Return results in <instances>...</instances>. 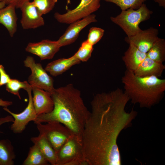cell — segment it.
<instances>
[{"label": "cell", "instance_id": "cell-33", "mask_svg": "<svg viewBox=\"0 0 165 165\" xmlns=\"http://www.w3.org/2000/svg\"><path fill=\"white\" fill-rule=\"evenodd\" d=\"M2 0H0V2H1V1H2Z\"/></svg>", "mask_w": 165, "mask_h": 165}, {"label": "cell", "instance_id": "cell-3", "mask_svg": "<svg viewBox=\"0 0 165 165\" xmlns=\"http://www.w3.org/2000/svg\"><path fill=\"white\" fill-rule=\"evenodd\" d=\"M124 92L132 103L149 108L159 103L165 91V79L151 76L141 77L127 70L121 79Z\"/></svg>", "mask_w": 165, "mask_h": 165}, {"label": "cell", "instance_id": "cell-28", "mask_svg": "<svg viewBox=\"0 0 165 165\" xmlns=\"http://www.w3.org/2000/svg\"><path fill=\"white\" fill-rule=\"evenodd\" d=\"M11 79L9 75L6 72L4 66L0 64V87L6 85Z\"/></svg>", "mask_w": 165, "mask_h": 165}, {"label": "cell", "instance_id": "cell-4", "mask_svg": "<svg viewBox=\"0 0 165 165\" xmlns=\"http://www.w3.org/2000/svg\"><path fill=\"white\" fill-rule=\"evenodd\" d=\"M153 13L144 3L139 9L132 8L122 10L115 16L110 17L111 21L119 27L127 37L134 35L141 29L139 25L141 22L148 20Z\"/></svg>", "mask_w": 165, "mask_h": 165}, {"label": "cell", "instance_id": "cell-5", "mask_svg": "<svg viewBox=\"0 0 165 165\" xmlns=\"http://www.w3.org/2000/svg\"><path fill=\"white\" fill-rule=\"evenodd\" d=\"M56 155V165H87L82 143L73 136L63 145Z\"/></svg>", "mask_w": 165, "mask_h": 165}, {"label": "cell", "instance_id": "cell-15", "mask_svg": "<svg viewBox=\"0 0 165 165\" xmlns=\"http://www.w3.org/2000/svg\"><path fill=\"white\" fill-rule=\"evenodd\" d=\"M165 69V66L163 63L146 57L133 72L136 75L139 77L154 76L160 78Z\"/></svg>", "mask_w": 165, "mask_h": 165}, {"label": "cell", "instance_id": "cell-17", "mask_svg": "<svg viewBox=\"0 0 165 165\" xmlns=\"http://www.w3.org/2000/svg\"><path fill=\"white\" fill-rule=\"evenodd\" d=\"M125 52L122 59L126 69L133 72L146 57V53L140 51L132 44Z\"/></svg>", "mask_w": 165, "mask_h": 165}, {"label": "cell", "instance_id": "cell-23", "mask_svg": "<svg viewBox=\"0 0 165 165\" xmlns=\"http://www.w3.org/2000/svg\"><path fill=\"white\" fill-rule=\"evenodd\" d=\"M31 86L27 81L21 82L16 79H11L10 81L6 85V90L12 94L18 97L21 99V97L19 94V90L23 89L27 91L31 88Z\"/></svg>", "mask_w": 165, "mask_h": 165}, {"label": "cell", "instance_id": "cell-18", "mask_svg": "<svg viewBox=\"0 0 165 165\" xmlns=\"http://www.w3.org/2000/svg\"><path fill=\"white\" fill-rule=\"evenodd\" d=\"M6 5L0 9V24L7 29L10 37H13L17 29L16 8L12 5Z\"/></svg>", "mask_w": 165, "mask_h": 165}, {"label": "cell", "instance_id": "cell-10", "mask_svg": "<svg viewBox=\"0 0 165 165\" xmlns=\"http://www.w3.org/2000/svg\"><path fill=\"white\" fill-rule=\"evenodd\" d=\"M159 30L152 27L141 30L134 35L127 36L125 41L134 45L141 52L146 53L159 38Z\"/></svg>", "mask_w": 165, "mask_h": 165}, {"label": "cell", "instance_id": "cell-30", "mask_svg": "<svg viewBox=\"0 0 165 165\" xmlns=\"http://www.w3.org/2000/svg\"><path fill=\"white\" fill-rule=\"evenodd\" d=\"M13 104V102L11 101H4L0 98V106L3 107H7L10 106Z\"/></svg>", "mask_w": 165, "mask_h": 165}, {"label": "cell", "instance_id": "cell-26", "mask_svg": "<svg viewBox=\"0 0 165 165\" xmlns=\"http://www.w3.org/2000/svg\"><path fill=\"white\" fill-rule=\"evenodd\" d=\"M57 2V0H33L32 1L42 16L52 10Z\"/></svg>", "mask_w": 165, "mask_h": 165}, {"label": "cell", "instance_id": "cell-11", "mask_svg": "<svg viewBox=\"0 0 165 165\" xmlns=\"http://www.w3.org/2000/svg\"><path fill=\"white\" fill-rule=\"evenodd\" d=\"M96 17L95 14H91L71 23L64 34L57 40L61 47L74 42L82 29L90 24L97 21Z\"/></svg>", "mask_w": 165, "mask_h": 165}, {"label": "cell", "instance_id": "cell-9", "mask_svg": "<svg viewBox=\"0 0 165 165\" xmlns=\"http://www.w3.org/2000/svg\"><path fill=\"white\" fill-rule=\"evenodd\" d=\"M32 88L26 91L28 94L29 101L27 106L23 111L16 114L12 112L7 107L3 108L4 110L10 114L14 119L10 129L15 134L22 133L25 129L29 123L31 121L35 122L38 116L33 103Z\"/></svg>", "mask_w": 165, "mask_h": 165}, {"label": "cell", "instance_id": "cell-6", "mask_svg": "<svg viewBox=\"0 0 165 165\" xmlns=\"http://www.w3.org/2000/svg\"><path fill=\"white\" fill-rule=\"evenodd\" d=\"M39 134L43 135L51 145L56 154L72 135L69 130L62 124L57 122L37 123Z\"/></svg>", "mask_w": 165, "mask_h": 165}, {"label": "cell", "instance_id": "cell-1", "mask_svg": "<svg viewBox=\"0 0 165 165\" xmlns=\"http://www.w3.org/2000/svg\"><path fill=\"white\" fill-rule=\"evenodd\" d=\"M130 101L121 89L96 94L83 132L82 145L87 165H121L117 143L121 132L129 127L137 116L125 108Z\"/></svg>", "mask_w": 165, "mask_h": 165}, {"label": "cell", "instance_id": "cell-19", "mask_svg": "<svg viewBox=\"0 0 165 165\" xmlns=\"http://www.w3.org/2000/svg\"><path fill=\"white\" fill-rule=\"evenodd\" d=\"M80 62L73 55L68 58H61L48 63L45 69L50 75L56 76L61 74L72 66L80 63Z\"/></svg>", "mask_w": 165, "mask_h": 165}, {"label": "cell", "instance_id": "cell-14", "mask_svg": "<svg viewBox=\"0 0 165 165\" xmlns=\"http://www.w3.org/2000/svg\"><path fill=\"white\" fill-rule=\"evenodd\" d=\"M34 106L38 116L51 112L53 109L54 103L50 93L43 90L32 86Z\"/></svg>", "mask_w": 165, "mask_h": 165}, {"label": "cell", "instance_id": "cell-16", "mask_svg": "<svg viewBox=\"0 0 165 165\" xmlns=\"http://www.w3.org/2000/svg\"><path fill=\"white\" fill-rule=\"evenodd\" d=\"M14 119L11 115L0 118V126L2 124L13 122ZM15 155L13 147L8 139L0 141V165H13Z\"/></svg>", "mask_w": 165, "mask_h": 165}, {"label": "cell", "instance_id": "cell-31", "mask_svg": "<svg viewBox=\"0 0 165 165\" xmlns=\"http://www.w3.org/2000/svg\"><path fill=\"white\" fill-rule=\"evenodd\" d=\"M155 2L157 3L160 7L165 8V0H153Z\"/></svg>", "mask_w": 165, "mask_h": 165}, {"label": "cell", "instance_id": "cell-22", "mask_svg": "<svg viewBox=\"0 0 165 165\" xmlns=\"http://www.w3.org/2000/svg\"><path fill=\"white\" fill-rule=\"evenodd\" d=\"M49 163L46 159L38 147L35 145L30 147L23 165H47Z\"/></svg>", "mask_w": 165, "mask_h": 165}, {"label": "cell", "instance_id": "cell-7", "mask_svg": "<svg viewBox=\"0 0 165 165\" xmlns=\"http://www.w3.org/2000/svg\"><path fill=\"white\" fill-rule=\"evenodd\" d=\"M24 63L25 66L31 71V74L28 78V82L30 84L50 93L54 90L53 79L40 63H36L34 58L29 56L26 57Z\"/></svg>", "mask_w": 165, "mask_h": 165}, {"label": "cell", "instance_id": "cell-13", "mask_svg": "<svg viewBox=\"0 0 165 165\" xmlns=\"http://www.w3.org/2000/svg\"><path fill=\"white\" fill-rule=\"evenodd\" d=\"M61 47L57 41L44 39L38 42L29 43L25 51L42 60L52 59Z\"/></svg>", "mask_w": 165, "mask_h": 165}, {"label": "cell", "instance_id": "cell-12", "mask_svg": "<svg viewBox=\"0 0 165 165\" xmlns=\"http://www.w3.org/2000/svg\"><path fill=\"white\" fill-rule=\"evenodd\" d=\"M19 9L22 12L20 22L23 29H35L44 25L45 22L42 16L32 1L25 2Z\"/></svg>", "mask_w": 165, "mask_h": 165}, {"label": "cell", "instance_id": "cell-24", "mask_svg": "<svg viewBox=\"0 0 165 165\" xmlns=\"http://www.w3.org/2000/svg\"><path fill=\"white\" fill-rule=\"evenodd\" d=\"M118 6L121 10L130 8L137 9L140 7L147 0H103Z\"/></svg>", "mask_w": 165, "mask_h": 165}, {"label": "cell", "instance_id": "cell-20", "mask_svg": "<svg viewBox=\"0 0 165 165\" xmlns=\"http://www.w3.org/2000/svg\"><path fill=\"white\" fill-rule=\"evenodd\" d=\"M31 141L39 148L44 156L52 165H56V153L46 138L39 134L37 137H32Z\"/></svg>", "mask_w": 165, "mask_h": 165}, {"label": "cell", "instance_id": "cell-32", "mask_svg": "<svg viewBox=\"0 0 165 165\" xmlns=\"http://www.w3.org/2000/svg\"><path fill=\"white\" fill-rule=\"evenodd\" d=\"M6 6V4L4 2L2 1L0 2V9Z\"/></svg>", "mask_w": 165, "mask_h": 165}, {"label": "cell", "instance_id": "cell-21", "mask_svg": "<svg viewBox=\"0 0 165 165\" xmlns=\"http://www.w3.org/2000/svg\"><path fill=\"white\" fill-rule=\"evenodd\" d=\"M147 57L163 63L165 60V40L159 37L146 53Z\"/></svg>", "mask_w": 165, "mask_h": 165}, {"label": "cell", "instance_id": "cell-29", "mask_svg": "<svg viewBox=\"0 0 165 165\" xmlns=\"http://www.w3.org/2000/svg\"><path fill=\"white\" fill-rule=\"evenodd\" d=\"M5 2L6 5H12L16 8H20L25 2L30 1V0H2Z\"/></svg>", "mask_w": 165, "mask_h": 165}, {"label": "cell", "instance_id": "cell-2", "mask_svg": "<svg viewBox=\"0 0 165 165\" xmlns=\"http://www.w3.org/2000/svg\"><path fill=\"white\" fill-rule=\"evenodd\" d=\"M50 94L54 103L53 110L38 116L34 123H60L82 143L85 125L90 112L84 103L80 90L69 84L55 88Z\"/></svg>", "mask_w": 165, "mask_h": 165}, {"label": "cell", "instance_id": "cell-8", "mask_svg": "<svg viewBox=\"0 0 165 165\" xmlns=\"http://www.w3.org/2000/svg\"><path fill=\"white\" fill-rule=\"evenodd\" d=\"M101 0H81L79 5L72 10H68L63 14L57 12L54 14L55 18L58 22L70 24L86 17L98 10Z\"/></svg>", "mask_w": 165, "mask_h": 165}, {"label": "cell", "instance_id": "cell-25", "mask_svg": "<svg viewBox=\"0 0 165 165\" xmlns=\"http://www.w3.org/2000/svg\"><path fill=\"white\" fill-rule=\"evenodd\" d=\"M93 49V46L86 40L82 43L78 50L74 55L80 62H86L90 57Z\"/></svg>", "mask_w": 165, "mask_h": 165}, {"label": "cell", "instance_id": "cell-27", "mask_svg": "<svg viewBox=\"0 0 165 165\" xmlns=\"http://www.w3.org/2000/svg\"><path fill=\"white\" fill-rule=\"evenodd\" d=\"M105 30L98 27L91 28L88 35L87 41L94 46L102 38L104 33Z\"/></svg>", "mask_w": 165, "mask_h": 165}]
</instances>
